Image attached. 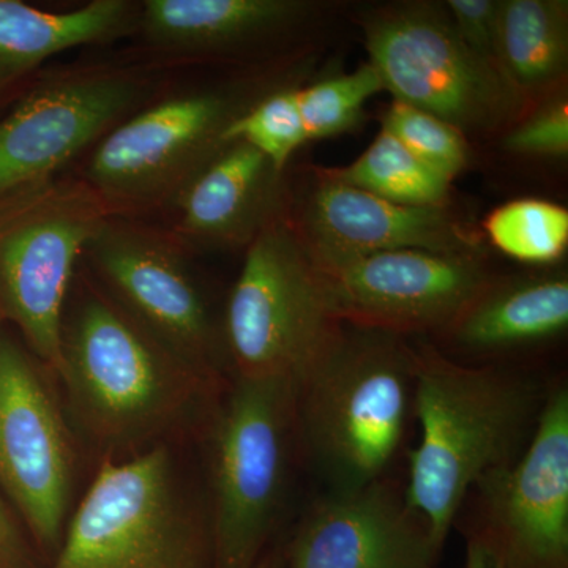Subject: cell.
<instances>
[{
  "label": "cell",
  "instance_id": "6da1fadb",
  "mask_svg": "<svg viewBox=\"0 0 568 568\" xmlns=\"http://www.w3.org/2000/svg\"><path fill=\"white\" fill-rule=\"evenodd\" d=\"M55 375L84 432L114 452L156 446L194 410L215 406L222 386L149 334L81 264L63 310Z\"/></svg>",
  "mask_w": 568,
  "mask_h": 568
},
{
  "label": "cell",
  "instance_id": "7a4b0ae2",
  "mask_svg": "<svg viewBox=\"0 0 568 568\" xmlns=\"http://www.w3.org/2000/svg\"><path fill=\"white\" fill-rule=\"evenodd\" d=\"M545 396L511 369L463 364L428 343L416 346L414 416L422 433L407 457L405 500L440 548L478 481L525 454Z\"/></svg>",
  "mask_w": 568,
  "mask_h": 568
},
{
  "label": "cell",
  "instance_id": "3957f363",
  "mask_svg": "<svg viewBox=\"0 0 568 568\" xmlns=\"http://www.w3.org/2000/svg\"><path fill=\"white\" fill-rule=\"evenodd\" d=\"M313 55L252 70H219L201 81L168 84L108 133L71 173L91 186L111 215L151 220L230 144L241 115L268 93L304 84Z\"/></svg>",
  "mask_w": 568,
  "mask_h": 568
},
{
  "label": "cell",
  "instance_id": "277c9868",
  "mask_svg": "<svg viewBox=\"0 0 568 568\" xmlns=\"http://www.w3.org/2000/svg\"><path fill=\"white\" fill-rule=\"evenodd\" d=\"M416 395L406 336L345 325L323 365L297 388L298 439L327 491L386 478L405 443Z\"/></svg>",
  "mask_w": 568,
  "mask_h": 568
},
{
  "label": "cell",
  "instance_id": "5b68a950",
  "mask_svg": "<svg viewBox=\"0 0 568 568\" xmlns=\"http://www.w3.org/2000/svg\"><path fill=\"white\" fill-rule=\"evenodd\" d=\"M174 74L125 58L47 67L0 119V209L47 189Z\"/></svg>",
  "mask_w": 568,
  "mask_h": 568
},
{
  "label": "cell",
  "instance_id": "8992f818",
  "mask_svg": "<svg viewBox=\"0 0 568 568\" xmlns=\"http://www.w3.org/2000/svg\"><path fill=\"white\" fill-rule=\"evenodd\" d=\"M50 568H213L211 518L168 446L104 459Z\"/></svg>",
  "mask_w": 568,
  "mask_h": 568
},
{
  "label": "cell",
  "instance_id": "52a82bcc",
  "mask_svg": "<svg viewBox=\"0 0 568 568\" xmlns=\"http://www.w3.org/2000/svg\"><path fill=\"white\" fill-rule=\"evenodd\" d=\"M211 444L213 568H254L302 450L293 384L233 376L211 417Z\"/></svg>",
  "mask_w": 568,
  "mask_h": 568
},
{
  "label": "cell",
  "instance_id": "ba28073f",
  "mask_svg": "<svg viewBox=\"0 0 568 568\" xmlns=\"http://www.w3.org/2000/svg\"><path fill=\"white\" fill-rule=\"evenodd\" d=\"M244 253L222 317L227 365L233 376L287 381L297 390L334 353L345 324L325 305L290 204Z\"/></svg>",
  "mask_w": 568,
  "mask_h": 568
},
{
  "label": "cell",
  "instance_id": "9c48e42d",
  "mask_svg": "<svg viewBox=\"0 0 568 568\" xmlns=\"http://www.w3.org/2000/svg\"><path fill=\"white\" fill-rule=\"evenodd\" d=\"M357 22L386 92L465 136L507 130L534 106L463 43L444 2L368 7Z\"/></svg>",
  "mask_w": 568,
  "mask_h": 568
},
{
  "label": "cell",
  "instance_id": "30bf717a",
  "mask_svg": "<svg viewBox=\"0 0 568 568\" xmlns=\"http://www.w3.org/2000/svg\"><path fill=\"white\" fill-rule=\"evenodd\" d=\"M111 212L77 175L0 209V313L58 372L63 310L85 246Z\"/></svg>",
  "mask_w": 568,
  "mask_h": 568
},
{
  "label": "cell",
  "instance_id": "8fae6325",
  "mask_svg": "<svg viewBox=\"0 0 568 568\" xmlns=\"http://www.w3.org/2000/svg\"><path fill=\"white\" fill-rule=\"evenodd\" d=\"M193 254L164 224L110 215L81 265L123 312L201 375L222 381V321L193 274Z\"/></svg>",
  "mask_w": 568,
  "mask_h": 568
},
{
  "label": "cell",
  "instance_id": "7c38bea8",
  "mask_svg": "<svg viewBox=\"0 0 568 568\" xmlns=\"http://www.w3.org/2000/svg\"><path fill=\"white\" fill-rule=\"evenodd\" d=\"M312 0H142L129 54L152 69L252 70L313 55Z\"/></svg>",
  "mask_w": 568,
  "mask_h": 568
},
{
  "label": "cell",
  "instance_id": "4fadbf2b",
  "mask_svg": "<svg viewBox=\"0 0 568 568\" xmlns=\"http://www.w3.org/2000/svg\"><path fill=\"white\" fill-rule=\"evenodd\" d=\"M312 265L325 305L339 323L406 338L444 334L496 275L487 257L426 250Z\"/></svg>",
  "mask_w": 568,
  "mask_h": 568
},
{
  "label": "cell",
  "instance_id": "5bb4252c",
  "mask_svg": "<svg viewBox=\"0 0 568 568\" xmlns=\"http://www.w3.org/2000/svg\"><path fill=\"white\" fill-rule=\"evenodd\" d=\"M477 530L504 568H568V388L547 392L536 429L515 465L481 478L469 496Z\"/></svg>",
  "mask_w": 568,
  "mask_h": 568
},
{
  "label": "cell",
  "instance_id": "9a60e30c",
  "mask_svg": "<svg viewBox=\"0 0 568 568\" xmlns=\"http://www.w3.org/2000/svg\"><path fill=\"white\" fill-rule=\"evenodd\" d=\"M73 473L69 432L41 362L0 331V487L43 548L61 547Z\"/></svg>",
  "mask_w": 568,
  "mask_h": 568
},
{
  "label": "cell",
  "instance_id": "2e32d148",
  "mask_svg": "<svg viewBox=\"0 0 568 568\" xmlns=\"http://www.w3.org/2000/svg\"><path fill=\"white\" fill-rule=\"evenodd\" d=\"M298 194L290 193V215L306 256L328 264L392 250L487 257L473 223L448 207L403 205L325 178L312 168Z\"/></svg>",
  "mask_w": 568,
  "mask_h": 568
},
{
  "label": "cell",
  "instance_id": "e0dca14e",
  "mask_svg": "<svg viewBox=\"0 0 568 568\" xmlns=\"http://www.w3.org/2000/svg\"><path fill=\"white\" fill-rule=\"evenodd\" d=\"M443 549L388 478L325 491L286 548V568H440Z\"/></svg>",
  "mask_w": 568,
  "mask_h": 568
},
{
  "label": "cell",
  "instance_id": "ac0fdd59",
  "mask_svg": "<svg viewBox=\"0 0 568 568\" xmlns=\"http://www.w3.org/2000/svg\"><path fill=\"white\" fill-rule=\"evenodd\" d=\"M267 156L231 141L175 200L164 226L186 252H245L290 204V185Z\"/></svg>",
  "mask_w": 568,
  "mask_h": 568
},
{
  "label": "cell",
  "instance_id": "d6986e66",
  "mask_svg": "<svg viewBox=\"0 0 568 568\" xmlns=\"http://www.w3.org/2000/svg\"><path fill=\"white\" fill-rule=\"evenodd\" d=\"M140 14L138 0H92L69 11L0 0V106L14 102L55 55L132 40Z\"/></svg>",
  "mask_w": 568,
  "mask_h": 568
},
{
  "label": "cell",
  "instance_id": "ffe728a7",
  "mask_svg": "<svg viewBox=\"0 0 568 568\" xmlns=\"http://www.w3.org/2000/svg\"><path fill=\"white\" fill-rule=\"evenodd\" d=\"M567 327V274L495 275L439 338L458 353L491 357L545 345Z\"/></svg>",
  "mask_w": 568,
  "mask_h": 568
},
{
  "label": "cell",
  "instance_id": "44dd1931",
  "mask_svg": "<svg viewBox=\"0 0 568 568\" xmlns=\"http://www.w3.org/2000/svg\"><path fill=\"white\" fill-rule=\"evenodd\" d=\"M497 63L529 103L562 89L568 69L567 0H503Z\"/></svg>",
  "mask_w": 568,
  "mask_h": 568
},
{
  "label": "cell",
  "instance_id": "7402d4cb",
  "mask_svg": "<svg viewBox=\"0 0 568 568\" xmlns=\"http://www.w3.org/2000/svg\"><path fill=\"white\" fill-rule=\"evenodd\" d=\"M320 171L332 181L390 203L416 207H448L452 204V182L429 170L384 129L353 163L342 168H320Z\"/></svg>",
  "mask_w": 568,
  "mask_h": 568
},
{
  "label": "cell",
  "instance_id": "603a6c76",
  "mask_svg": "<svg viewBox=\"0 0 568 568\" xmlns=\"http://www.w3.org/2000/svg\"><path fill=\"white\" fill-rule=\"evenodd\" d=\"M484 231L488 241L511 260L551 265L567 253L568 211L551 201L521 197L489 212Z\"/></svg>",
  "mask_w": 568,
  "mask_h": 568
},
{
  "label": "cell",
  "instance_id": "cb8c5ba5",
  "mask_svg": "<svg viewBox=\"0 0 568 568\" xmlns=\"http://www.w3.org/2000/svg\"><path fill=\"white\" fill-rule=\"evenodd\" d=\"M383 92V78L369 62L347 73L304 82L297 89V100L306 140H328L353 132L364 121L366 103Z\"/></svg>",
  "mask_w": 568,
  "mask_h": 568
},
{
  "label": "cell",
  "instance_id": "d4e9b609",
  "mask_svg": "<svg viewBox=\"0 0 568 568\" xmlns=\"http://www.w3.org/2000/svg\"><path fill=\"white\" fill-rule=\"evenodd\" d=\"M383 129L429 170L450 182L469 164V142L465 134L410 104L392 100L384 112Z\"/></svg>",
  "mask_w": 568,
  "mask_h": 568
},
{
  "label": "cell",
  "instance_id": "484cf974",
  "mask_svg": "<svg viewBox=\"0 0 568 568\" xmlns=\"http://www.w3.org/2000/svg\"><path fill=\"white\" fill-rule=\"evenodd\" d=\"M301 85L278 89L254 103L231 126L227 140L246 142L286 171L294 153L308 142L297 100Z\"/></svg>",
  "mask_w": 568,
  "mask_h": 568
},
{
  "label": "cell",
  "instance_id": "4316f807",
  "mask_svg": "<svg viewBox=\"0 0 568 568\" xmlns=\"http://www.w3.org/2000/svg\"><path fill=\"white\" fill-rule=\"evenodd\" d=\"M503 136L504 151L523 156L566 159L568 155V99L559 91L545 97Z\"/></svg>",
  "mask_w": 568,
  "mask_h": 568
},
{
  "label": "cell",
  "instance_id": "83f0119b",
  "mask_svg": "<svg viewBox=\"0 0 568 568\" xmlns=\"http://www.w3.org/2000/svg\"><path fill=\"white\" fill-rule=\"evenodd\" d=\"M500 3L503 0H447L444 2L463 43L478 59L497 70H499L497 43H499Z\"/></svg>",
  "mask_w": 568,
  "mask_h": 568
},
{
  "label": "cell",
  "instance_id": "f1b7e54d",
  "mask_svg": "<svg viewBox=\"0 0 568 568\" xmlns=\"http://www.w3.org/2000/svg\"><path fill=\"white\" fill-rule=\"evenodd\" d=\"M0 568H32L17 519L0 497Z\"/></svg>",
  "mask_w": 568,
  "mask_h": 568
},
{
  "label": "cell",
  "instance_id": "f546056e",
  "mask_svg": "<svg viewBox=\"0 0 568 568\" xmlns=\"http://www.w3.org/2000/svg\"><path fill=\"white\" fill-rule=\"evenodd\" d=\"M465 568H504L495 547L477 530H466Z\"/></svg>",
  "mask_w": 568,
  "mask_h": 568
},
{
  "label": "cell",
  "instance_id": "4dcf8cb0",
  "mask_svg": "<svg viewBox=\"0 0 568 568\" xmlns=\"http://www.w3.org/2000/svg\"><path fill=\"white\" fill-rule=\"evenodd\" d=\"M254 568H275V566L271 562V560L261 559L260 562L254 566Z\"/></svg>",
  "mask_w": 568,
  "mask_h": 568
},
{
  "label": "cell",
  "instance_id": "1f68e13d",
  "mask_svg": "<svg viewBox=\"0 0 568 568\" xmlns=\"http://www.w3.org/2000/svg\"><path fill=\"white\" fill-rule=\"evenodd\" d=\"M3 321V316H2V313H0V323H2Z\"/></svg>",
  "mask_w": 568,
  "mask_h": 568
}]
</instances>
